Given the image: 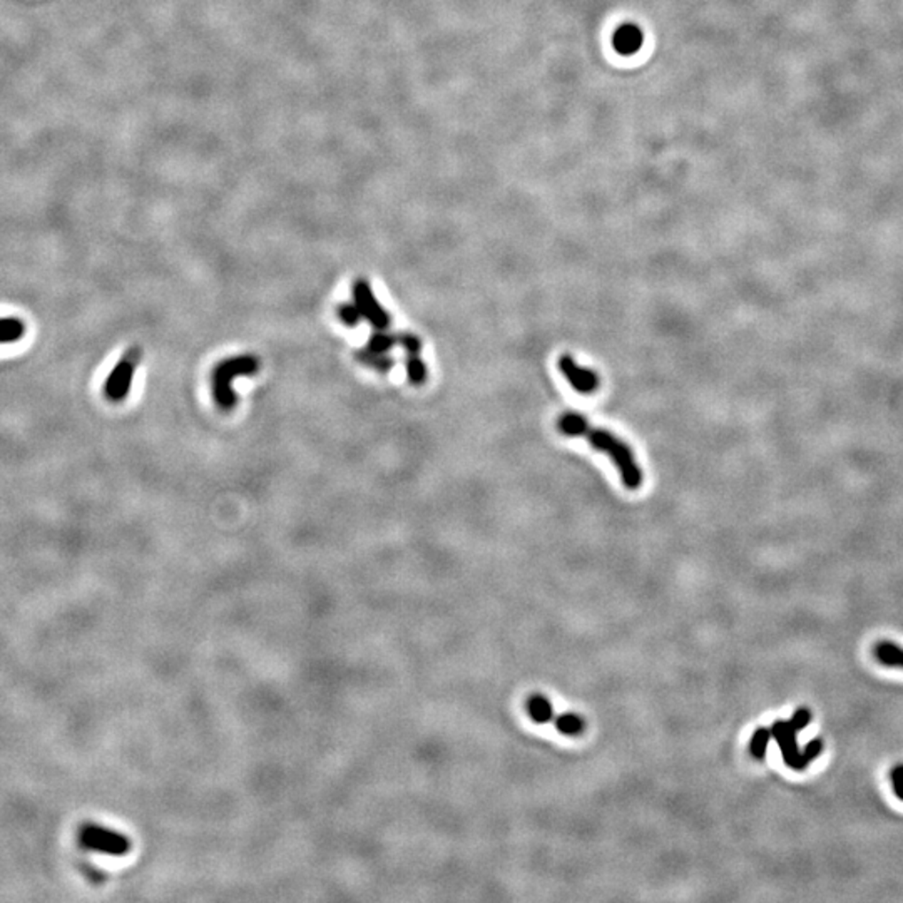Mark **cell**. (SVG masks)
<instances>
[{
	"label": "cell",
	"instance_id": "cell-9",
	"mask_svg": "<svg viewBox=\"0 0 903 903\" xmlns=\"http://www.w3.org/2000/svg\"><path fill=\"white\" fill-rule=\"evenodd\" d=\"M355 359L360 361L361 365H367L380 374H389L395 367V360L387 353H376V351L368 350L367 346L355 351Z\"/></svg>",
	"mask_w": 903,
	"mask_h": 903
},
{
	"label": "cell",
	"instance_id": "cell-7",
	"mask_svg": "<svg viewBox=\"0 0 903 903\" xmlns=\"http://www.w3.org/2000/svg\"><path fill=\"white\" fill-rule=\"evenodd\" d=\"M559 370L566 376L572 389L583 395L594 393L599 389V375L594 370L579 367L571 355H564L559 359Z\"/></svg>",
	"mask_w": 903,
	"mask_h": 903
},
{
	"label": "cell",
	"instance_id": "cell-12",
	"mask_svg": "<svg viewBox=\"0 0 903 903\" xmlns=\"http://www.w3.org/2000/svg\"><path fill=\"white\" fill-rule=\"evenodd\" d=\"M875 656L878 661L891 668H903V649L893 643H880L875 646Z\"/></svg>",
	"mask_w": 903,
	"mask_h": 903
},
{
	"label": "cell",
	"instance_id": "cell-16",
	"mask_svg": "<svg viewBox=\"0 0 903 903\" xmlns=\"http://www.w3.org/2000/svg\"><path fill=\"white\" fill-rule=\"evenodd\" d=\"M773 737L771 729H768V728H758L752 733V741H750V750H752V754L756 760H763L765 758L768 743H769V737Z\"/></svg>",
	"mask_w": 903,
	"mask_h": 903
},
{
	"label": "cell",
	"instance_id": "cell-1",
	"mask_svg": "<svg viewBox=\"0 0 903 903\" xmlns=\"http://www.w3.org/2000/svg\"><path fill=\"white\" fill-rule=\"evenodd\" d=\"M557 428L564 436H584L596 451L604 452L606 455H609L621 474V481L629 490H636L641 487L643 472H641V467L637 466L632 451L626 442L619 440L614 434H611L607 430L592 428L583 415L574 413V412L564 413L557 421Z\"/></svg>",
	"mask_w": 903,
	"mask_h": 903
},
{
	"label": "cell",
	"instance_id": "cell-11",
	"mask_svg": "<svg viewBox=\"0 0 903 903\" xmlns=\"http://www.w3.org/2000/svg\"><path fill=\"white\" fill-rule=\"evenodd\" d=\"M405 372L408 376V382L415 387H421L425 383L427 380V365L421 357V353H406L405 357Z\"/></svg>",
	"mask_w": 903,
	"mask_h": 903
},
{
	"label": "cell",
	"instance_id": "cell-14",
	"mask_svg": "<svg viewBox=\"0 0 903 903\" xmlns=\"http://www.w3.org/2000/svg\"><path fill=\"white\" fill-rule=\"evenodd\" d=\"M393 346H398V333L387 330H376L367 342V348L376 353H387Z\"/></svg>",
	"mask_w": 903,
	"mask_h": 903
},
{
	"label": "cell",
	"instance_id": "cell-18",
	"mask_svg": "<svg viewBox=\"0 0 903 903\" xmlns=\"http://www.w3.org/2000/svg\"><path fill=\"white\" fill-rule=\"evenodd\" d=\"M891 784L895 795L903 801V765H897L891 771Z\"/></svg>",
	"mask_w": 903,
	"mask_h": 903
},
{
	"label": "cell",
	"instance_id": "cell-2",
	"mask_svg": "<svg viewBox=\"0 0 903 903\" xmlns=\"http://www.w3.org/2000/svg\"><path fill=\"white\" fill-rule=\"evenodd\" d=\"M810 722H812V711L801 707L793 714L791 722H775L771 728V735L776 739V743L782 750L783 761L791 769H797V771H801L808 767L823 750V741L818 737L813 739L803 752L798 748V733Z\"/></svg>",
	"mask_w": 903,
	"mask_h": 903
},
{
	"label": "cell",
	"instance_id": "cell-4",
	"mask_svg": "<svg viewBox=\"0 0 903 903\" xmlns=\"http://www.w3.org/2000/svg\"><path fill=\"white\" fill-rule=\"evenodd\" d=\"M77 842L84 850L109 857H124L133 848V842L127 835L94 822H86L79 827Z\"/></svg>",
	"mask_w": 903,
	"mask_h": 903
},
{
	"label": "cell",
	"instance_id": "cell-13",
	"mask_svg": "<svg viewBox=\"0 0 903 903\" xmlns=\"http://www.w3.org/2000/svg\"><path fill=\"white\" fill-rule=\"evenodd\" d=\"M527 711L530 718L536 722H549L552 720V706L547 698L544 696H532L527 703Z\"/></svg>",
	"mask_w": 903,
	"mask_h": 903
},
{
	"label": "cell",
	"instance_id": "cell-8",
	"mask_svg": "<svg viewBox=\"0 0 903 903\" xmlns=\"http://www.w3.org/2000/svg\"><path fill=\"white\" fill-rule=\"evenodd\" d=\"M644 41V35H643V30L639 29L637 26L634 24H626V26H621L614 34V49H616L619 54L622 56H632L636 54Z\"/></svg>",
	"mask_w": 903,
	"mask_h": 903
},
{
	"label": "cell",
	"instance_id": "cell-10",
	"mask_svg": "<svg viewBox=\"0 0 903 903\" xmlns=\"http://www.w3.org/2000/svg\"><path fill=\"white\" fill-rule=\"evenodd\" d=\"M26 335V323L17 316H0V345L15 343Z\"/></svg>",
	"mask_w": 903,
	"mask_h": 903
},
{
	"label": "cell",
	"instance_id": "cell-5",
	"mask_svg": "<svg viewBox=\"0 0 903 903\" xmlns=\"http://www.w3.org/2000/svg\"><path fill=\"white\" fill-rule=\"evenodd\" d=\"M141 359H143V350L139 346H133V348L126 350L122 359L116 363V367L105 378L104 395L107 400L120 404L127 398L131 387H133L135 367L139 365Z\"/></svg>",
	"mask_w": 903,
	"mask_h": 903
},
{
	"label": "cell",
	"instance_id": "cell-15",
	"mask_svg": "<svg viewBox=\"0 0 903 903\" xmlns=\"http://www.w3.org/2000/svg\"><path fill=\"white\" fill-rule=\"evenodd\" d=\"M556 728L559 733L562 735H567V737H575L579 733L584 731V720H581L577 714L574 713H564L560 714L556 720Z\"/></svg>",
	"mask_w": 903,
	"mask_h": 903
},
{
	"label": "cell",
	"instance_id": "cell-17",
	"mask_svg": "<svg viewBox=\"0 0 903 903\" xmlns=\"http://www.w3.org/2000/svg\"><path fill=\"white\" fill-rule=\"evenodd\" d=\"M336 315L340 318V321L345 323L346 327H350V328L359 327V323L363 318L355 303H340L336 306Z\"/></svg>",
	"mask_w": 903,
	"mask_h": 903
},
{
	"label": "cell",
	"instance_id": "cell-6",
	"mask_svg": "<svg viewBox=\"0 0 903 903\" xmlns=\"http://www.w3.org/2000/svg\"><path fill=\"white\" fill-rule=\"evenodd\" d=\"M351 297L361 316L375 328L389 330L390 328V313L378 303L372 285L365 278H357L351 286Z\"/></svg>",
	"mask_w": 903,
	"mask_h": 903
},
{
	"label": "cell",
	"instance_id": "cell-3",
	"mask_svg": "<svg viewBox=\"0 0 903 903\" xmlns=\"http://www.w3.org/2000/svg\"><path fill=\"white\" fill-rule=\"evenodd\" d=\"M259 372V360L256 355H238L226 360L220 361L212 370V397L216 405L223 412H231L236 404L238 397L233 389V382L238 376L256 375Z\"/></svg>",
	"mask_w": 903,
	"mask_h": 903
}]
</instances>
